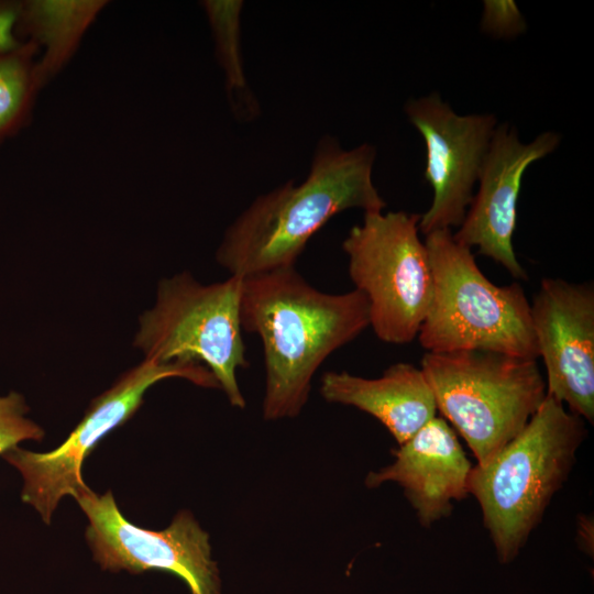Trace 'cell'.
<instances>
[{
	"instance_id": "5",
	"label": "cell",
	"mask_w": 594,
	"mask_h": 594,
	"mask_svg": "<svg viewBox=\"0 0 594 594\" xmlns=\"http://www.w3.org/2000/svg\"><path fill=\"white\" fill-rule=\"evenodd\" d=\"M420 364L437 410L468 443L476 464L515 438L547 396L535 359L469 350L426 352Z\"/></svg>"
},
{
	"instance_id": "16",
	"label": "cell",
	"mask_w": 594,
	"mask_h": 594,
	"mask_svg": "<svg viewBox=\"0 0 594 594\" xmlns=\"http://www.w3.org/2000/svg\"><path fill=\"white\" fill-rule=\"evenodd\" d=\"M38 54V46L31 40L0 52V143L19 133L31 119L35 97L43 87Z\"/></svg>"
},
{
	"instance_id": "15",
	"label": "cell",
	"mask_w": 594,
	"mask_h": 594,
	"mask_svg": "<svg viewBox=\"0 0 594 594\" xmlns=\"http://www.w3.org/2000/svg\"><path fill=\"white\" fill-rule=\"evenodd\" d=\"M106 3L102 0L21 1L18 33L40 48L37 70L43 86L72 58Z\"/></svg>"
},
{
	"instance_id": "18",
	"label": "cell",
	"mask_w": 594,
	"mask_h": 594,
	"mask_svg": "<svg viewBox=\"0 0 594 594\" xmlns=\"http://www.w3.org/2000/svg\"><path fill=\"white\" fill-rule=\"evenodd\" d=\"M29 407L24 397L10 392L0 396V455L18 447L22 441H41L44 430L26 417Z\"/></svg>"
},
{
	"instance_id": "1",
	"label": "cell",
	"mask_w": 594,
	"mask_h": 594,
	"mask_svg": "<svg viewBox=\"0 0 594 594\" xmlns=\"http://www.w3.org/2000/svg\"><path fill=\"white\" fill-rule=\"evenodd\" d=\"M241 326L261 339L263 417L278 420L301 411L317 370L370 327V311L361 292H321L294 266L243 278Z\"/></svg>"
},
{
	"instance_id": "14",
	"label": "cell",
	"mask_w": 594,
	"mask_h": 594,
	"mask_svg": "<svg viewBox=\"0 0 594 594\" xmlns=\"http://www.w3.org/2000/svg\"><path fill=\"white\" fill-rule=\"evenodd\" d=\"M320 394L329 403L355 407L370 414L403 444L436 417L432 391L420 367L399 362L377 378H364L348 372H326Z\"/></svg>"
},
{
	"instance_id": "8",
	"label": "cell",
	"mask_w": 594,
	"mask_h": 594,
	"mask_svg": "<svg viewBox=\"0 0 594 594\" xmlns=\"http://www.w3.org/2000/svg\"><path fill=\"white\" fill-rule=\"evenodd\" d=\"M170 377L219 388L211 372L201 364L144 359L92 400L81 421L59 447L48 452L15 447L1 455L22 477V502L31 505L48 525L61 499L66 495L74 497L87 486L81 474L86 457L103 437L135 414L152 385Z\"/></svg>"
},
{
	"instance_id": "3",
	"label": "cell",
	"mask_w": 594,
	"mask_h": 594,
	"mask_svg": "<svg viewBox=\"0 0 594 594\" xmlns=\"http://www.w3.org/2000/svg\"><path fill=\"white\" fill-rule=\"evenodd\" d=\"M586 436L584 421L547 395L525 428L492 459L473 465L469 494L501 563L512 562L563 486Z\"/></svg>"
},
{
	"instance_id": "12",
	"label": "cell",
	"mask_w": 594,
	"mask_h": 594,
	"mask_svg": "<svg viewBox=\"0 0 594 594\" xmlns=\"http://www.w3.org/2000/svg\"><path fill=\"white\" fill-rule=\"evenodd\" d=\"M559 143L560 136L551 131L524 143L515 128L506 123L496 127L477 177V193L453 233L455 241L470 249L476 246L480 254L517 279H528L513 246L522 176L529 165L552 153Z\"/></svg>"
},
{
	"instance_id": "9",
	"label": "cell",
	"mask_w": 594,
	"mask_h": 594,
	"mask_svg": "<svg viewBox=\"0 0 594 594\" xmlns=\"http://www.w3.org/2000/svg\"><path fill=\"white\" fill-rule=\"evenodd\" d=\"M74 498L88 518L86 539L102 570H160L180 578L190 594H221L209 535L188 510L179 512L164 530L153 531L130 522L111 491L98 495L86 486Z\"/></svg>"
},
{
	"instance_id": "20",
	"label": "cell",
	"mask_w": 594,
	"mask_h": 594,
	"mask_svg": "<svg viewBox=\"0 0 594 594\" xmlns=\"http://www.w3.org/2000/svg\"><path fill=\"white\" fill-rule=\"evenodd\" d=\"M20 8L21 1L0 0V52L16 48L24 42L18 33Z\"/></svg>"
},
{
	"instance_id": "17",
	"label": "cell",
	"mask_w": 594,
	"mask_h": 594,
	"mask_svg": "<svg viewBox=\"0 0 594 594\" xmlns=\"http://www.w3.org/2000/svg\"><path fill=\"white\" fill-rule=\"evenodd\" d=\"M209 19L217 57L224 69L229 98L237 114L244 119L254 118L258 112L243 72L240 55V12L242 1H204Z\"/></svg>"
},
{
	"instance_id": "7",
	"label": "cell",
	"mask_w": 594,
	"mask_h": 594,
	"mask_svg": "<svg viewBox=\"0 0 594 594\" xmlns=\"http://www.w3.org/2000/svg\"><path fill=\"white\" fill-rule=\"evenodd\" d=\"M419 220L420 215L405 211L365 212L342 242L350 279L369 304L370 327L391 344L417 338L433 296Z\"/></svg>"
},
{
	"instance_id": "2",
	"label": "cell",
	"mask_w": 594,
	"mask_h": 594,
	"mask_svg": "<svg viewBox=\"0 0 594 594\" xmlns=\"http://www.w3.org/2000/svg\"><path fill=\"white\" fill-rule=\"evenodd\" d=\"M375 157L370 144L343 150L334 138L322 136L302 183L288 180L257 197L227 229L218 264L242 278L294 267L308 241L338 213L383 211L386 202L372 179Z\"/></svg>"
},
{
	"instance_id": "4",
	"label": "cell",
	"mask_w": 594,
	"mask_h": 594,
	"mask_svg": "<svg viewBox=\"0 0 594 594\" xmlns=\"http://www.w3.org/2000/svg\"><path fill=\"white\" fill-rule=\"evenodd\" d=\"M433 296L417 336L431 353L483 350L538 358L530 304L518 283L497 286L451 230L425 235Z\"/></svg>"
},
{
	"instance_id": "19",
	"label": "cell",
	"mask_w": 594,
	"mask_h": 594,
	"mask_svg": "<svg viewBox=\"0 0 594 594\" xmlns=\"http://www.w3.org/2000/svg\"><path fill=\"white\" fill-rule=\"evenodd\" d=\"M482 29L496 37H513L526 30V23L514 1L486 0Z\"/></svg>"
},
{
	"instance_id": "6",
	"label": "cell",
	"mask_w": 594,
	"mask_h": 594,
	"mask_svg": "<svg viewBox=\"0 0 594 594\" xmlns=\"http://www.w3.org/2000/svg\"><path fill=\"white\" fill-rule=\"evenodd\" d=\"M243 278L204 285L188 272L158 283L155 305L140 319L134 344L144 359L207 367L229 403L245 407L238 371L249 366L241 326Z\"/></svg>"
},
{
	"instance_id": "13",
	"label": "cell",
	"mask_w": 594,
	"mask_h": 594,
	"mask_svg": "<svg viewBox=\"0 0 594 594\" xmlns=\"http://www.w3.org/2000/svg\"><path fill=\"white\" fill-rule=\"evenodd\" d=\"M395 460L365 479L369 487L395 482L416 510L422 527L448 517L453 501L469 495L473 468L458 433L442 417H433L394 452Z\"/></svg>"
},
{
	"instance_id": "11",
	"label": "cell",
	"mask_w": 594,
	"mask_h": 594,
	"mask_svg": "<svg viewBox=\"0 0 594 594\" xmlns=\"http://www.w3.org/2000/svg\"><path fill=\"white\" fill-rule=\"evenodd\" d=\"M547 395L583 420H594V287L543 278L530 304Z\"/></svg>"
},
{
	"instance_id": "10",
	"label": "cell",
	"mask_w": 594,
	"mask_h": 594,
	"mask_svg": "<svg viewBox=\"0 0 594 594\" xmlns=\"http://www.w3.org/2000/svg\"><path fill=\"white\" fill-rule=\"evenodd\" d=\"M405 112L425 141L424 177L433 193L430 207L420 215L419 232L459 228L472 202L496 118L458 114L436 92L408 101Z\"/></svg>"
}]
</instances>
